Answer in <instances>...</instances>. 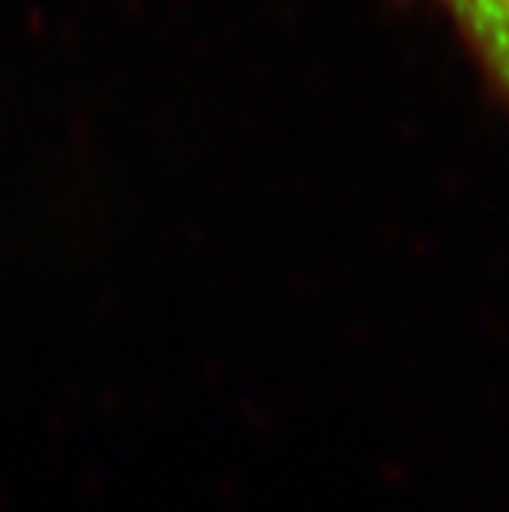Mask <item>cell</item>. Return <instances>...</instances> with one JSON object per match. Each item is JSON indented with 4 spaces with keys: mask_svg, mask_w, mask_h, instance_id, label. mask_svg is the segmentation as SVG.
Returning a JSON list of instances; mask_svg holds the SVG:
<instances>
[{
    "mask_svg": "<svg viewBox=\"0 0 509 512\" xmlns=\"http://www.w3.org/2000/svg\"><path fill=\"white\" fill-rule=\"evenodd\" d=\"M439 10L464 43L488 96L509 117V0H402Z\"/></svg>",
    "mask_w": 509,
    "mask_h": 512,
    "instance_id": "obj_1",
    "label": "cell"
}]
</instances>
